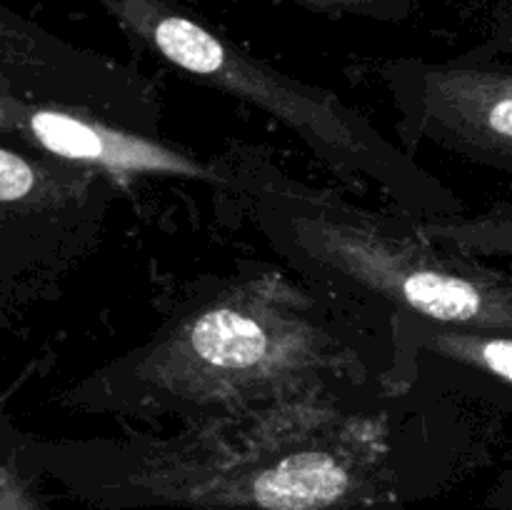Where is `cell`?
I'll list each match as a JSON object with an SVG mask.
<instances>
[{
	"mask_svg": "<svg viewBox=\"0 0 512 510\" xmlns=\"http://www.w3.org/2000/svg\"><path fill=\"white\" fill-rule=\"evenodd\" d=\"M393 385L425 388L455 400L512 405V333L405 320L388 335Z\"/></svg>",
	"mask_w": 512,
	"mask_h": 510,
	"instance_id": "cell-9",
	"label": "cell"
},
{
	"mask_svg": "<svg viewBox=\"0 0 512 510\" xmlns=\"http://www.w3.org/2000/svg\"><path fill=\"white\" fill-rule=\"evenodd\" d=\"M485 510H512V465L495 478L483 500Z\"/></svg>",
	"mask_w": 512,
	"mask_h": 510,
	"instance_id": "cell-12",
	"label": "cell"
},
{
	"mask_svg": "<svg viewBox=\"0 0 512 510\" xmlns=\"http://www.w3.org/2000/svg\"><path fill=\"white\" fill-rule=\"evenodd\" d=\"M393 370V348L293 270L240 260L195 280L148 338L55 400L93 418L183 425L323 393L395 388Z\"/></svg>",
	"mask_w": 512,
	"mask_h": 510,
	"instance_id": "cell-2",
	"label": "cell"
},
{
	"mask_svg": "<svg viewBox=\"0 0 512 510\" xmlns=\"http://www.w3.org/2000/svg\"><path fill=\"white\" fill-rule=\"evenodd\" d=\"M123 180L0 140V303L20 308L88 258Z\"/></svg>",
	"mask_w": 512,
	"mask_h": 510,
	"instance_id": "cell-5",
	"label": "cell"
},
{
	"mask_svg": "<svg viewBox=\"0 0 512 510\" xmlns=\"http://www.w3.org/2000/svg\"><path fill=\"white\" fill-rule=\"evenodd\" d=\"M0 510H48L43 480L25 470L8 448H0Z\"/></svg>",
	"mask_w": 512,
	"mask_h": 510,
	"instance_id": "cell-11",
	"label": "cell"
},
{
	"mask_svg": "<svg viewBox=\"0 0 512 510\" xmlns=\"http://www.w3.org/2000/svg\"><path fill=\"white\" fill-rule=\"evenodd\" d=\"M328 18H365L378 23H403L413 15V0H285Z\"/></svg>",
	"mask_w": 512,
	"mask_h": 510,
	"instance_id": "cell-10",
	"label": "cell"
},
{
	"mask_svg": "<svg viewBox=\"0 0 512 510\" xmlns=\"http://www.w3.org/2000/svg\"><path fill=\"white\" fill-rule=\"evenodd\" d=\"M143 53L283 125L350 190H378L415 220L465 213L450 185L335 90L275 68L180 0H93Z\"/></svg>",
	"mask_w": 512,
	"mask_h": 510,
	"instance_id": "cell-4",
	"label": "cell"
},
{
	"mask_svg": "<svg viewBox=\"0 0 512 510\" xmlns=\"http://www.w3.org/2000/svg\"><path fill=\"white\" fill-rule=\"evenodd\" d=\"M0 98L165 138L153 78L58 38L8 5L0 8Z\"/></svg>",
	"mask_w": 512,
	"mask_h": 510,
	"instance_id": "cell-7",
	"label": "cell"
},
{
	"mask_svg": "<svg viewBox=\"0 0 512 510\" xmlns=\"http://www.w3.org/2000/svg\"><path fill=\"white\" fill-rule=\"evenodd\" d=\"M213 160L215 193L280 263L385 343L405 320L512 333V268L435 243L400 210L298 180L263 145L233 143Z\"/></svg>",
	"mask_w": 512,
	"mask_h": 510,
	"instance_id": "cell-3",
	"label": "cell"
},
{
	"mask_svg": "<svg viewBox=\"0 0 512 510\" xmlns=\"http://www.w3.org/2000/svg\"><path fill=\"white\" fill-rule=\"evenodd\" d=\"M458 400L360 388L170 430L45 438L3 415L0 448L98 510H405L478 455Z\"/></svg>",
	"mask_w": 512,
	"mask_h": 510,
	"instance_id": "cell-1",
	"label": "cell"
},
{
	"mask_svg": "<svg viewBox=\"0 0 512 510\" xmlns=\"http://www.w3.org/2000/svg\"><path fill=\"white\" fill-rule=\"evenodd\" d=\"M0 140L128 178H178L218 188L213 158L105 120L78 118L0 98Z\"/></svg>",
	"mask_w": 512,
	"mask_h": 510,
	"instance_id": "cell-8",
	"label": "cell"
},
{
	"mask_svg": "<svg viewBox=\"0 0 512 510\" xmlns=\"http://www.w3.org/2000/svg\"><path fill=\"white\" fill-rule=\"evenodd\" d=\"M400 143L453 153L512 178V63L463 53L450 60L390 58L378 65Z\"/></svg>",
	"mask_w": 512,
	"mask_h": 510,
	"instance_id": "cell-6",
	"label": "cell"
}]
</instances>
